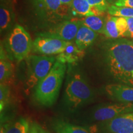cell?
I'll return each mask as SVG.
<instances>
[{
  "mask_svg": "<svg viewBox=\"0 0 133 133\" xmlns=\"http://www.w3.org/2000/svg\"><path fill=\"white\" fill-rule=\"evenodd\" d=\"M14 19L12 7L1 4L0 7V31L1 33L7 31L11 27Z\"/></svg>",
  "mask_w": 133,
  "mask_h": 133,
  "instance_id": "obj_16",
  "label": "cell"
},
{
  "mask_svg": "<svg viewBox=\"0 0 133 133\" xmlns=\"http://www.w3.org/2000/svg\"><path fill=\"white\" fill-rule=\"evenodd\" d=\"M35 131L36 133H46L43 129L39 127L37 124H35Z\"/></svg>",
  "mask_w": 133,
  "mask_h": 133,
  "instance_id": "obj_29",
  "label": "cell"
},
{
  "mask_svg": "<svg viewBox=\"0 0 133 133\" xmlns=\"http://www.w3.org/2000/svg\"><path fill=\"white\" fill-rule=\"evenodd\" d=\"M87 1L91 7L99 15L107 11L110 6L107 0H87Z\"/></svg>",
  "mask_w": 133,
  "mask_h": 133,
  "instance_id": "obj_23",
  "label": "cell"
},
{
  "mask_svg": "<svg viewBox=\"0 0 133 133\" xmlns=\"http://www.w3.org/2000/svg\"><path fill=\"white\" fill-rule=\"evenodd\" d=\"M69 42L62 40L49 31L41 33L33 41L32 51L44 56L58 55L64 51Z\"/></svg>",
  "mask_w": 133,
  "mask_h": 133,
  "instance_id": "obj_7",
  "label": "cell"
},
{
  "mask_svg": "<svg viewBox=\"0 0 133 133\" xmlns=\"http://www.w3.org/2000/svg\"><path fill=\"white\" fill-rule=\"evenodd\" d=\"M81 20L66 19L58 24L49 32L65 41H73L80 27Z\"/></svg>",
  "mask_w": 133,
  "mask_h": 133,
  "instance_id": "obj_10",
  "label": "cell"
},
{
  "mask_svg": "<svg viewBox=\"0 0 133 133\" xmlns=\"http://www.w3.org/2000/svg\"><path fill=\"white\" fill-rule=\"evenodd\" d=\"M114 5L118 7L133 8V0H117Z\"/></svg>",
  "mask_w": 133,
  "mask_h": 133,
  "instance_id": "obj_25",
  "label": "cell"
},
{
  "mask_svg": "<svg viewBox=\"0 0 133 133\" xmlns=\"http://www.w3.org/2000/svg\"><path fill=\"white\" fill-rule=\"evenodd\" d=\"M3 47L11 61L20 62L25 59L32 51L33 41L25 29L16 25L6 37Z\"/></svg>",
  "mask_w": 133,
  "mask_h": 133,
  "instance_id": "obj_5",
  "label": "cell"
},
{
  "mask_svg": "<svg viewBox=\"0 0 133 133\" xmlns=\"http://www.w3.org/2000/svg\"><path fill=\"white\" fill-rule=\"evenodd\" d=\"M16 3V0H1V4H4L7 6L12 7V5Z\"/></svg>",
  "mask_w": 133,
  "mask_h": 133,
  "instance_id": "obj_27",
  "label": "cell"
},
{
  "mask_svg": "<svg viewBox=\"0 0 133 133\" xmlns=\"http://www.w3.org/2000/svg\"><path fill=\"white\" fill-rule=\"evenodd\" d=\"M105 91L109 97L121 102H133V87L123 84H109Z\"/></svg>",
  "mask_w": 133,
  "mask_h": 133,
  "instance_id": "obj_11",
  "label": "cell"
},
{
  "mask_svg": "<svg viewBox=\"0 0 133 133\" xmlns=\"http://www.w3.org/2000/svg\"><path fill=\"white\" fill-rule=\"evenodd\" d=\"M70 7L71 8L73 14L77 16L85 17L99 15L91 7L87 0H74Z\"/></svg>",
  "mask_w": 133,
  "mask_h": 133,
  "instance_id": "obj_15",
  "label": "cell"
},
{
  "mask_svg": "<svg viewBox=\"0 0 133 133\" xmlns=\"http://www.w3.org/2000/svg\"><path fill=\"white\" fill-rule=\"evenodd\" d=\"M84 56V50L79 49L75 43L70 41L64 51L57 55L56 60L65 64H71L78 62Z\"/></svg>",
  "mask_w": 133,
  "mask_h": 133,
  "instance_id": "obj_12",
  "label": "cell"
},
{
  "mask_svg": "<svg viewBox=\"0 0 133 133\" xmlns=\"http://www.w3.org/2000/svg\"><path fill=\"white\" fill-rule=\"evenodd\" d=\"M116 26L118 30L119 36L125 37L126 32L128 31V22L125 17H117L116 18Z\"/></svg>",
  "mask_w": 133,
  "mask_h": 133,
  "instance_id": "obj_24",
  "label": "cell"
},
{
  "mask_svg": "<svg viewBox=\"0 0 133 133\" xmlns=\"http://www.w3.org/2000/svg\"><path fill=\"white\" fill-rule=\"evenodd\" d=\"M29 133H36L35 124H33V125L30 127V131H29Z\"/></svg>",
  "mask_w": 133,
  "mask_h": 133,
  "instance_id": "obj_30",
  "label": "cell"
},
{
  "mask_svg": "<svg viewBox=\"0 0 133 133\" xmlns=\"http://www.w3.org/2000/svg\"><path fill=\"white\" fill-rule=\"evenodd\" d=\"M97 36V33L81 24L75 39V43L79 49L84 51L94 42Z\"/></svg>",
  "mask_w": 133,
  "mask_h": 133,
  "instance_id": "obj_13",
  "label": "cell"
},
{
  "mask_svg": "<svg viewBox=\"0 0 133 133\" xmlns=\"http://www.w3.org/2000/svg\"><path fill=\"white\" fill-rule=\"evenodd\" d=\"M53 129L57 133H91L86 128L75 125L61 120H57L53 123Z\"/></svg>",
  "mask_w": 133,
  "mask_h": 133,
  "instance_id": "obj_17",
  "label": "cell"
},
{
  "mask_svg": "<svg viewBox=\"0 0 133 133\" xmlns=\"http://www.w3.org/2000/svg\"><path fill=\"white\" fill-rule=\"evenodd\" d=\"M101 128L111 133H133V113L102 122Z\"/></svg>",
  "mask_w": 133,
  "mask_h": 133,
  "instance_id": "obj_9",
  "label": "cell"
},
{
  "mask_svg": "<svg viewBox=\"0 0 133 133\" xmlns=\"http://www.w3.org/2000/svg\"><path fill=\"white\" fill-rule=\"evenodd\" d=\"M66 70V64L56 60L49 74L35 88L33 96L38 104L44 107H51L56 102Z\"/></svg>",
  "mask_w": 133,
  "mask_h": 133,
  "instance_id": "obj_2",
  "label": "cell"
},
{
  "mask_svg": "<svg viewBox=\"0 0 133 133\" xmlns=\"http://www.w3.org/2000/svg\"><path fill=\"white\" fill-rule=\"evenodd\" d=\"M56 61V57L44 55H29L25 59L26 78L24 91L29 96L31 89L44 78L52 69Z\"/></svg>",
  "mask_w": 133,
  "mask_h": 133,
  "instance_id": "obj_4",
  "label": "cell"
},
{
  "mask_svg": "<svg viewBox=\"0 0 133 133\" xmlns=\"http://www.w3.org/2000/svg\"><path fill=\"white\" fill-rule=\"evenodd\" d=\"M30 124L28 120L22 118L6 128L1 127V133H29Z\"/></svg>",
  "mask_w": 133,
  "mask_h": 133,
  "instance_id": "obj_19",
  "label": "cell"
},
{
  "mask_svg": "<svg viewBox=\"0 0 133 133\" xmlns=\"http://www.w3.org/2000/svg\"><path fill=\"white\" fill-rule=\"evenodd\" d=\"M107 12L112 16L133 18V8L118 7L115 5H110Z\"/></svg>",
  "mask_w": 133,
  "mask_h": 133,
  "instance_id": "obj_21",
  "label": "cell"
},
{
  "mask_svg": "<svg viewBox=\"0 0 133 133\" xmlns=\"http://www.w3.org/2000/svg\"><path fill=\"white\" fill-rule=\"evenodd\" d=\"M10 89L9 86L4 83H1L0 85V110L2 113L9 101Z\"/></svg>",
  "mask_w": 133,
  "mask_h": 133,
  "instance_id": "obj_22",
  "label": "cell"
},
{
  "mask_svg": "<svg viewBox=\"0 0 133 133\" xmlns=\"http://www.w3.org/2000/svg\"><path fill=\"white\" fill-rule=\"evenodd\" d=\"M129 113H133V102L100 105L91 113V119L104 122Z\"/></svg>",
  "mask_w": 133,
  "mask_h": 133,
  "instance_id": "obj_8",
  "label": "cell"
},
{
  "mask_svg": "<svg viewBox=\"0 0 133 133\" xmlns=\"http://www.w3.org/2000/svg\"><path fill=\"white\" fill-rule=\"evenodd\" d=\"M116 18L117 17L109 14L105 22L104 34L107 37L112 39H117L120 38L116 26Z\"/></svg>",
  "mask_w": 133,
  "mask_h": 133,
  "instance_id": "obj_20",
  "label": "cell"
},
{
  "mask_svg": "<svg viewBox=\"0 0 133 133\" xmlns=\"http://www.w3.org/2000/svg\"><path fill=\"white\" fill-rule=\"evenodd\" d=\"M128 22V31L125 37L133 38V18H126Z\"/></svg>",
  "mask_w": 133,
  "mask_h": 133,
  "instance_id": "obj_26",
  "label": "cell"
},
{
  "mask_svg": "<svg viewBox=\"0 0 133 133\" xmlns=\"http://www.w3.org/2000/svg\"><path fill=\"white\" fill-rule=\"evenodd\" d=\"M105 19L100 15H94L85 17L81 19V23L88 28L97 33L104 34V29Z\"/></svg>",
  "mask_w": 133,
  "mask_h": 133,
  "instance_id": "obj_18",
  "label": "cell"
},
{
  "mask_svg": "<svg viewBox=\"0 0 133 133\" xmlns=\"http://www.w3.org/2000/svg\"><path fill=\"white\" fill-rule=\"evenodd\" d=\"M94 97L92 88L82 75L78 72L69 74L64 95L66 107L71 110H76L92 102Z\"/></svg>",
  "mask_w": 133,
  "mask_h": 133,
  "instance_id": "obj_3",
  "label": "cell"
},
{
  "mask_svg": "<svg viewBox=\"0 0 133 133\" xmlns=\"http://www.w3.org/2000/svg\"><path fill=\"white\" fill-rule=\"evenodd\" d=\"M104 60L108 71L115 80L133 87V43L117 39L105 45Z\"/></svg>",
  "mask_w": 133,
  "mask_h": 133,
  "instance_id": "obj_1",
  "label": "cell"
},
{
  "mask_svg": "<svg viewBox=\"0 0 133 133\" xmlns=\"http://www.w3.org/2000/svg\"><path fill=\"white\" fill-rule=\"evenodd\" d=\"M110 4H114L117 0H107Z\"/></svg>",
  "mask_w": 133,
  "mask_h": 133,
  "instance_id": "obj_31",
  "label": "cell"
},
{
  "mask_svg": "<svg viewBox=\"0 0 133 133\" xmlns=\"http://www.w3.org/2000/svg\"><path fill=\"white\" fill-rule=\"evenodd\" d=\"M2 44L0 49V81L4 83L12 75L14 66Z\"/></svg>",
  "mask_w": 133,
  "mask_h": 133,
  "instance_id": "obj_14",
  "label": "cell"
},
{
  "mask_svg": "<svg viewBox=\"0 0 133 133\" xmlns=\"http://www.w3.org/2000/svg\"><path fill=\"white\" fill-rule=\"evenodd\" d=\"M35 12L41 21L49 22H58L65 18L66 8L61 0H31Z\"/></svg>",
  "mask_w": 133,
  "mask_h": 133,
  "instance_id": "obj_6",
  "label": "cell"
},
{
  "mask_svg": "<svg viewBox=\"0 0 133 133\" xmlns=\"http://www.w3.org/2000/svg\"><path fill=\"white\" fill-rule=\"evenodd\" d=\"M73 1L74 0H61V2L63 6H66V7H70Z\"/></svg>",
  "mask_w": 133,
  "mask_h": 133,
  "instance_id": "obj_28",
  "label": "cell"
}]
</instances>
